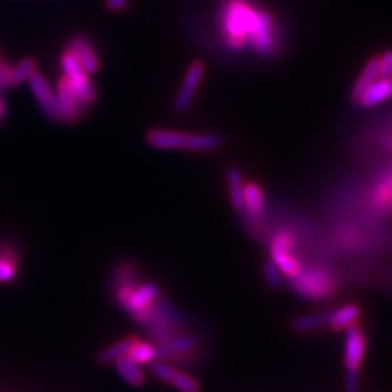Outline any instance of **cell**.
<instances>
[{
	"label": "cell",
	"instance_id": "6da1fadb",
	"mask_svg": "<svg viewBox=\"0 0 392 392\" xmlns=\"http://www.w3.org/2000/svg\"><path fill=\"white\" fill-rule=\"evenodd\" d=\"M217 22L221 41L230 51L248 50L260 57H270L278 50L276 21L250 0H224Z\"/></svg>",
	"mask_w": 392,
	"mask_h": 392
},
{
	"label": "cell",
	"instance_id": "7a4b0ae2",
	"mask_svg": "<svg viewBox=\"0 0 392 392\" xmlns=\"http://www.w3.org/2000/svg\"><path fill=\"white\" fill-rule=\"evenodd\" d=\"M147 142L162 150L211 151L221 146L222 138L218 134H185L170 129H153L147 134Z\"/></svg>",
	"mask_w": 392,
	"mask_h": 392
},
{
	"label": "cell",
	"instance_id": "3957f363",
	"mask_svg": "<svg viewBox=\"0 0 392 392\" xmlns=\"http://www.w3.org/2000/svg\"><path fill=\"white\" fill-rule=\"evenodd\" d=\"M291 285L298 295L309 301L324 299L334 292L331 274L320 268H303L291 278Z\"/></svg>",
	"mask_w": 392,
	"mask_h": 392
},
{
	"label": "cell",
	"instance_id": "277c9868",
	"mask_svg": "<svg viewBox=\"0 0 392 392\" xmlns=\"http://www.w3.org/2000/svg\"><path fill=\"white\" fill-rule=\"evenodd\" d=\"M296 239L290 230H279L274 232L270 241V260L281 270L283 276L294 278L303 269V265L295 254Z\"/></svg>",
	"mask_w": 392,
	"mask_h": 392
},
{
	"label": "cell",
	"instance_id": "5b68a950",
	"mask_svg": "<svg viewBox=\"0 0 392 392\" xmlns=\"http://www.w3.org/2000/svg\"><path fill=\"white\" fill-rule=\"evenodd\" d=\"M60 63L65 80L69 82L78 100H80L86 108L90 107V105H94L98 98L96 90L94 85H91L87 73L82 69V65L78 64V61L74 58L72 52L65 50L61 54Z\"/></svg>",
	"mask_w": 392,
	"mask_h": 392
},
{
	"label": "cell",
	"instance_id": "8992f818",
	"mask_svg": "<svg viewBox=\"0 0 392 392\" xmlns=\"http://www.w3.org/2000/svg\"><path fill=\"white\" fill-rule=\"evenodd\" d=\"M56 96L58 108V121L64 124H74L80 120L86 107L78 100L69 82L65 80V77H61L58 80Z\"/></svg>",
	"mask_w": 392,
	"mask_h": 392
},
{
	"label": "cell",
	"instance_id": "52a82bcc",
	"mask_svg": "<svg viewBox=\"0 0 392 392\" xmlns=\"http://www.w3.org/2000/svg\"><path fill=\"white\" fill-rule=\"evenodd\" d=\"M204 74H205V65L201 61H193L189 65L173 102V108L177 113H183L189 109L196 90H198L202 82Z\"/></svg>",
	"mask_w": 392,
	"mask_h": 392
},
{
	"label": "cell",
	"instance_id": "ba28073f",
	"mask_svg": "<svg viewBox=\"0 0 392 392\" xmlns=\"http://www.w3.org/2000/svg\"><path fill=\"white\" fill-rule=\"evenodd\" d=\"M28 83L43 113L51 121H58L57 96L50 82L41 73L34 72L32 76L28 78Z\"/></svg>",
	"mask_w": 392,
	"mask_h": 392
},
{
	"label": "cell",
	"instance_id": "9c48e42d",
	"mask_svg": "<svg viewBox=\"0 0 392 392\" xmlns=\"http://www.w3.org/2000/svg\"><path fill=\"white\" fill-rule=\"evenodd\" d=\"M67 51H70L72 54L74 56V58L78 61V64L82 65V69L87 73V74H95L99 67V57L96 54V50L91 44L90 39L85 35L77 34L74 36H72L67 43Z\"/></svg>",
	"mask_w": 392,
	"mask_h": 392
},
{
	"label": "cell",
	"instance_id": "30bf717a",
	"mask_svg": "<svg viewBox=\"0 0 392 392\" xmlns=\"http://www.w3.org/2000/svg\"><path fill=\"white\" fill-rule=\"evenodd\" d=\"M366 340L360 327L355 323L346 329L345 342V363L347 372H359L362 360L364 358Z\"/></svg>",
	"mask_w": 392,
	"mask_h": 392
},
{
	"label": "cell",
	"instance_id": "8fae6325",
	"mask_svg": "<svg viewBox=\"0 0 392 392\" xmlns=\"http://www.w3.org/2000/svg\"><path fill=\"white\" fill-rule=\"evenodd\" d=\"M392 98V77L379 76L375 82L366 87L355 102L362 108H373Z\"/></svg>",
	"mask_w": 392,
	"mask_h": 392
},
{
	"label": "cell",
	"instance_id": "7c38bea8",
	"mask_svg": "<svg viewBox=\"0 0 392 392\" xmlns=\"http://www.w3.org/2000/svg\"><path fill=\"white\" fill-rule=\"evenodd\" d=\"M265 193L259 185L253 182L244 183L241 213H244L250 219H259L265 211Z\"/></svg>",
	"mask_w": 392,
	"mask_h": 392
},
{
	"label": "cell",
	"instance_id": "4fadbf2b",
	"mask_svg": "<svg viewBox=\"0 0 392 392\" xmlns=\"http://www.w3.org/2000/svg\"><path fill=\"white\" fill-rule=\"evenodd\" d=\"M359 314L360 311L355 304H347L345 307H340L337 309L327 312V324L336 331L346 330L347 327L358 321Z\"/></svg>",
	"mask_w": 392,
	"mask_h": 392
},
{
	"label": "cell",
	"instance_id": "5bb4252c",
	"mask_svg": "<svg viewBox=\"0 0 392 392\" xmlns=\"http://www.w3.org/2000/svg\"><path fill=\"white\" fill-rule=\"evenodd\" d=\"M371 204L378 211H391L392 209V172L382 176L375 185Z\"/></svg>",
	"mask_w": 392,
	"mask_h": 392
},
{
	"label": "cell",
	"instance_id": "9a60e30c",
	"mask_svg": "<svg viewBox=\"0 0 392 392\" xmlns=\"http://www.w3.org/2000/svg\"><path fill=\"white\" fill-rule=\"evenodd\" d=\"M18 248L8 243L0 244V282H10L17 274Z\"/></svg>",
	"mask_w": 392,
	"mask_h": 392
},
{
	"label": "cell",
	"instance_id": "2e32d148",
	"mask_svg": "<svg viewBox=\"0 0 392 392\" xmlns=\"http://www.w3.org/2000/svg\"><path fill=\"white\" fill-rule=\"evenodd\" d=\"M227 186L230 193L231 205L241 211L243 208V189H244V180L243 173L239 167H230L227 172Z\"/></svg>",
	"mask_w": 392,
	"mask_h": 392
},
{
	"label": "cell",
	"instance_id": "e0dca14e",
	"mask_svg": "<svg viewBox=\"0 0 392 392\" xmlns=\"http://www.w3.org/2000/svg\"><path fill=\"white\" fill-rule=\"evenodd\" d=\"M115 362H116L115 366H116L118 373H120L129 385L141 386L144 382H146V376H144L142 371L140 369V366L135 362L131 360L128 356L120 358Z\"/></svg>",
	"mask_w": 392,
	"mask_h": 392
},
{
	"label": "cell",
	"instance_id": "ac0fdd59",
	"mask_svg": "<svg viewBox=\"0 0 392 392\" xmlns=\"http://www.w3.org/2000/svg\"><path fill=\"white\" fill-rule=\"evenodd\" d=\"M378 77H379V61H378V57H372L368 63H366L362 73L359 74L355 85H353L351 87L353 100H355L372 82H375Z\"/></svg>",
	"mask_w": 392,
	"mask_h": 392
},
{
	"label": "cell",
	"instance_id": "d6986e66",
	"mask_svg": "<svg viewBox=\"0 0 392 392\" xmlns=\"http://www.w3.org/2000/svg\"><path fill=\"white\" fill-rule=\"evenodd\" d=\"M137 342L138 340L135 337H127L124 340H120L118 343H115V345L109 346L108 349H105L103 351H100L98 355V362L100 364H107V363L118 360L120 358L127 356L129 349L133 347Z\"/></svg>",
	"mask_w": 392,
	"mask_h": 392
},
{
	"label": "cell",
	"instance_id": "ffe728a7",
	"mask_svg": "<svg viewBox=\"0 0 392 392\" xmlns=\"http://www.w3.org/2000/svg\"><path fill=\"white\" fill-rule=\"evenodd\" d=\"M34 72H36V61L30 57L23 58L15 65V67H10L8 86L15 87L23 82H28V78L32 76Z\"/></svg>",
	"mask_w": 392,
	"mask_h": 392
},
{
	"label": "cell",
	"instance_id": "44dd1931",
	"mask_svg": "<svg viewBox=\"0 0 392 392\" xmlns=\"http://www.w3.org/2000/svg\"><path fill=\"white\" fill-rule=\"evenodd\" d=\"M327 324V312L308 314V316L296 317L292 321V327L296 331H312Z\"/></svg>",
	"mask_w": 392,
	"mask_h": 392
},
{
	"label": "cell",
	"instance_id": "7402d4cb",
	"mask_svg": "<svg viewBox=\"0 0 392 392\" xmlns=\"http://www.w3.org/2000/svg\"><path fill=\"white\" fill-rule=\"evenodd\" d=\"M155 355H157L155 349L151 345L137 342L133 347L129 349L127 356L133 362H135L137 364H144V363L151 362L155 358Z\"/></svg>",
	"mask_w": 392,
	"mask_h": 392
},
{
	"label": "cell",
	"instance_id": "603a6c76",
	"mask_svg": "<svg viewBox=\"0 0 392 392\" xmlns=\"http://www.w3.org/2000/svg\"><path fill=\"white\" fill-rule=\"evenodd\" d=\"M170 384H172L176 389L180 392H199L201 386L196 379L192 376L183 373V372H175V375L170 379Z\"/></svg>",
	"mask_w": 392,
	"mask_h": 392
},
{
	"label": "cell",
	"instance_id": "cb8c5ba5",
	"mask_svg": "<svg viewBox=\"0 0 392 392\" xmlns=\"http://www.w3.org/2000/svg\"><path fill=\"white\" fill-rule=\"evenodd\" d=\"M167 347H170L175 351H190L195 349V340L188 336H175V337H167L166 340Z\"/></svg>",
	"mask_w": 392,
	"mask_h": 392
},
{
	"label": "cell",
	"instance_id": "d4e9b609",
	"mask_svg": "<svg viewBox=\"0 0 392 392\" xmlns=\"http://www.w3.org/2000/svg\"><path fill=\"white\" fill-rule=\"evenodd\" d=\"M263 273H265V278H266L268 283L272 287H279L282 285L283 274L281 273V270L276 268V265H274L272 260H268L263 263Z\"/></svg>",
	"mask_w": 392,
	"mask_h": 392
},
{
	"label": "cell",
	"instance_id": "484cf974",
	"mask_svg": "<svg viewBox=\"0 0 392 392\" xmlns=\"http://www.w3.org/2000/svg\"><path fill=\"white\" fill-rule=\"evenodd\" d=\"M151 372L159 378L162 379V381L164 382H170V379H172V376L175 375V369L172 368V366L164 363V362H155L151 364Z\"/></svg>",
	"mask_w": 392,
	"mask_h": 392
},
{
	"label": "cell",
	"instance_id": "4316f807",
	"mask_svg": "<svg viewBox=\"0 0 392 392\" xmlns=\"http://www.w3.org/2000/svg\"><path fill=\"white\" fill-rule=\"evenodd\" d=\"M379 61V76L381 77H392V50H386Z\"/></svg>",
	"mask_w": 392,
	"mask_h": 392
},
{
	"label": "cell",
	"instance_id": "83f0119b",
	"mask_svg": "<svg viewBox=\"0 0 392 392\" xmlns=\"http://www.w3.org/2000/svg\"><path fill=\"white\" fill-rule=\"evenodd\" d=\"M358 389H359V372H347L346 392H358Z\"/></svg>",
	"mask_w": 392,
	"mask_h": 392
},
{
	"label": "cell",
	"instance_id": "f1b7e54d",
	"mask_svg": "<svg viewBox=\"0 0 392 392\" xmlns=\"http://www.w3.org/2000/svg\"><path fill=\"white\" fill-rule=\"evenodd\" d=\"M129 0H105V5L111 10H122L128 6Z\"/></svg>",
	"mask_w": 392,
	"mask_h": 392
},
{
	"label": "cell",
	"instance_id": "f546056e",
	"mask_svg": "<svg viewBox=\"0 0 392 392\" xmlns=\"http://www.w3.org/2000/svg\"><path fill=\"white\" fill-rule=\"evenodd\" d=\"M6 118V102L3 100V98L0 96V124L5 121Z\"/></svg>",
	"mask_w": 392,
	"mask_h": 392
},
{
	"label": "cell",
	"instance_id": "4dcf8cb0",
	"mask_svg": "<svg viewBox=\"0 0 392 392\" xmlns=\"http://www.w3.org/2000/svg\"><path fill=\"white\" fill-rule=\"evenodd\" d=\"M2 63H3V60H2V57H0V64H2Z\"/></svg>",
	"mask_w": 392,
	"mask_h": 392
}]
</instances>
